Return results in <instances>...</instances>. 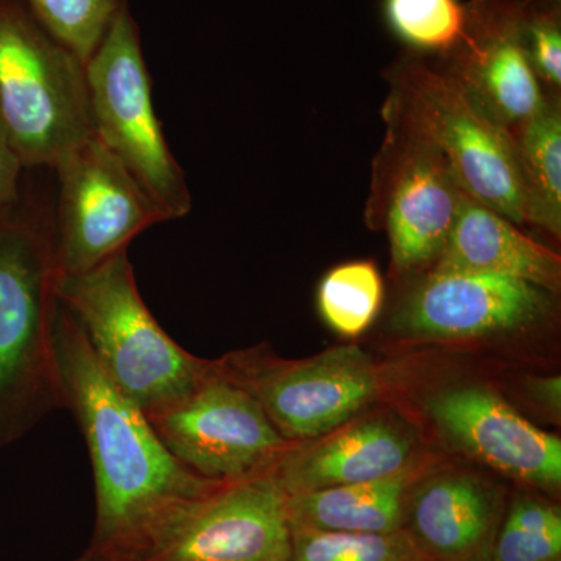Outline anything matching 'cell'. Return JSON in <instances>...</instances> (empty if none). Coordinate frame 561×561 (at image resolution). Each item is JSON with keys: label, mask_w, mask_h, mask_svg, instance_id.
I'll list each match as a JSON object with an SVG mask.
<instances>
[{"label": "cell", "mask_w": 561, "mask_h": 561, "mask_svg": "<svg viewBox=\"0 0 561 561\" xmlns=\"http://www.w3.org/2000/svg\"><path fill=\"white\" fill-rule=\"evenodd\" d=\"M427 413L454 445L482 463L529 485L559 489L560 438L494 391L478 386L443 390L427 401Z\"/></svg>", "instance_id": "4fadbf2b"}, {"label": "cell", "mask_w": 561, "mask_h": 561, "mask_svg": "<svg viewBox=\"0 0 561 561\" xmlns=\"http://www.w3.org/2000/svg\"><path fill=\"white\" fill-rule=\"evenodd\" d=\"M286 500L273 471L224 483L180 508L124 561H289Z\"/></svg>", "instance_id": "9c48e42d"}, {"label": "cell", "mask_w": 561, "mask_h": 561, "mask_svg": "<svg viewBox=\"0 0 561 561\" xmlns=\"http://www.w3.org/2000/svg\"><path fill=\"white\" fill-rule=\"evenodd\" d=\"M449 58L454 77L494 122L515 130L548 106L523 35L522 0H471Z\"/></svg>", "instance_id": "8fae6325"}, {"label": "cell", "mask_w": 561, "mask_h": 561, "mask_svg": "<svg viewBox=\"0 0 561 561\" xmlns=\"http://www.w3.org/2000/svg\"><path fill=\"white\" fill-rule=\"evenodd\" d=\"M415 435L400 421L371 416L343 424L308 445L291 446L276 465L286 494L389 478L412 465Z\"/></svg>", "instance_id": "2e32d148"}, {"label": "cell", "mask_w": 561, "mask_h": 561, "mask_svg": "<svg viewBox=\"0 0 561 561\" xmlns=\"http://www.w3.org/2000/svg\"><path fill=\"white\" fill-rule=\"evenodd\" d=\"M432 271L489 273L560 289L559 254L518 230L507 217L460 190L456 221Z\"/></svg>", "instance_id": "e0dca14e"}, {"label": "cell", "mask_w": 561, "mask_h": 561, "mask_svg": "<svg viewBox=\"0 0 561 561\" xmlns=\"http://www.w3.org/2000/svg\"><path fill=\"white\" fill-rule=\"evenodd\" d=\"M383 286L368 261L339 265L321 280L319 309L339 334L356 337L373 323L382 306Z\"/></svg>", "instance_id": "ffe728a7"}, {"label": "cell", "mask_w": 561, "mask_h": 561, "mask_svg": "<svg viewBox=\"0 0 561 561\" xmlns=\"http://www.w3.org/2000/svg\"><path fill=\"white\" fill-rule=\"evenodd\" d=\"M391 121L440 151L461 186L515 225L526 224L512 131L486 116L459 81L420 61L394 68Z\"/></svg>", "instance_id": "8992f818"}, {"label": "cell", "mask_w": 561, "mask_h": 561, "mask_svg": "<svg viewBox=\"0 0 561 561\" xmlns=\"http://www.w3.org/2000/svg\"><path fill=\"white\" fill-rule=\"evenodd\" d=\"M149 420L169 453L210 482H241L271 472L294 446L217 362L187 400Z\"/></svg>", "instance_id": "52a82bcc"}, {"label": "cell", "mask_w": 561, "mask_h": 561, "mask_svg": "<svg viewBox=\"0 0 561 561\" xmlns=\"http://www.w3.org/2000/svg\"><path fill=\"white\" fill-rule=\"evenodd\" d=\"M551 291L511 276L432 271L409 295L394 328L413 339L460 341L522 330L548 312Z\"/></svg>", "instance_id": "7c38bea8"}, {"label": "cell", "mask_w": 561, "mask_h": 561, "mask_svg": "<svg viewBox=\"0 0 561 561\" xmlns=\"http://www.w3.org/2000/svg\"><path fill=\"white\" fill-rule=\"evenodd\" d=\"M76 561H111L106 559H102V557L92 556L90 552H84L83 556L79 557Z\"/></svg>", "instance_id": "83f0119b"}, {"label": "cell", "mask_w": 561, "mask_h": 561, "mask_svg": "<svg viewBox=\"0 0 561 561\" xmlns=\"http://www.w3.org/2000/svg\"><path fill=\"white\" fill-rule=\"evenodd\" d=\"M383 16L412 49L446 57L460 43L467 11L459 0H383Z\"/></svg>", "instance_id": "cb8c5ba5"}, {"label": "cell", "mask_w": 561, "mask_h": 561, "mask_svg": "<svg viewBox=\"0 0 561 561\" xmlns=\"http://www.w3.org/2000/svg\"><path fill=\"white\" fill-rule=\"evenodd\" d=\"M54 213L20 202L0 213V449L65 409L54 327Z\"/></svg>", "instance_id": "7a4b0ae2"}, {"label": "cell", "mask_w": 561, "mask_h": 561, "mask_svg": "<svg viewBox=\"0 0 561 561\" xmlns=\"http://www.w3.org/2000/svg\"><path fill=\"white\" fill-rule=\"evenodd\" d=\"M404 130L394 158L386 201V227L397 272L435 264L456 221L461 184L445 157L420 136Z\"/></svg>", "instance_id": "5bb4252c"}, {"label": "cell", "mask_w": 561, "mask_h": 561, "mask_svg": "<svg viewBox=\"0 0 561 561\" xmlns=\"http://www.w3.org/2000/svg\"><path fill=\"white\" fill-rule=\"evenodd\" d=\"M504 505L496 490L467 472L416 482L402 530L427 560L490 561Z\"/></svg>", "instance_id": "9a60e30c"}, {"label": "cell", "mask_w": 561, "mask_h": 561, "mask_svg": "<svg viewBox=\"0 0 561 561\" xmlns=\"http://www.w3.org/2000/svg\"><path fill=\"white\" fill-rule=\"evenodd\" d=\"M490 561H561L560 508L516 496L502 516Z\"/></svg>", "instance_id": "44dd1931"}, {"label": "cell", "mask_w": 561, "mask_h": 561, "mask_svg": "<svg viewBox=\"0 0 561 561\" xmlns=\"http://www.w3.org/2000/svg\"><path fill=\"white\" fill-rule=\"evenodd\" d=\"M58 275H79L128 250L136 236L162 219L135 180L94 135L54 169Z\"/></svg>", "instance_id": "30bf717a"}, {"label": "cell", "mask_w": 561, "mask_h": 561, "mask_svg": "<svg viewBox=\"0 0 561 561\" xmlns=\"http://www.w3.org/2000/svg\"><path fill=\"white\" fill-rule=\"evenodd\" d=\"M420 470L409 465L389 478L287 494L290 527L357 534H391L404 526L405 504Z\"/></svg>", "instance_id": "ac0fdd59"}, {"label": "cell", "mask_w": 561, "mask_h": 561, "mask_svg": "<svg viewBox=\"0 0 561 561\" xmlns=\"http://www.w3.org/2000/svg\"><path fill=\"white\" fill-rule=\"evenodd\" d=\"M57 294L102 370L147 419L187 400L209 375L213 362L180 346L147 308L127 250L91 271L60 276Z\"/></svg>", "instance_id": "3957f363"}, {"label": "cell", "mask_w": 561, "mask_h": 561, "mask_svg": "<svg viewBox=\"0 0 561 561\" xmlns=\"http://www.w3.org/2000/svg\"><path fill=\"white\" fill-rule=\"evenodd\" d=\"M404 530L357 534L290 527L289 561H423Z\"/></svg>", "instance_id": "7402d4cb"}, {"label": "cell", "mask_w": 561, "mask_h": 561, "mask_svg": "<svg viewBox=\"0 0 561 561\" xmlns=\"http://www.w3.org/2000/svg\"><path fill=\"white\" fill-rule=\"evenodd\" d=\"M33 16L87 65L128 0H22Z\"/></svg>", "instance_id": "603a6c76"}, {"label": "cell", "mask_w": 561, "mask_h": 561, "mask_svg": "<svg viewBox=\"0 0 561 561\" xmlns=\"http://www.w3.org/2000/svg\"><path fill=\"white\" fill-rule=\"evenodd\" d=\"M530 2L546 3V5L560 7L561 0H530Z\"/></svg>", "instance_id": "f1b7e54d"}, {"label": "cell", "mask_w": 561, "mask_h": 561, "mask_svg": "<svg viewBox=\"0 0 561 561\" xmlns=\"http://www.w3.org/2000/svg\"><path fill=\"white\" fill-rule=\"evenodd\" d=\"M54 350L62 404L79 423L94 472L95 526L87 552L127 560L180 508L224 483L198 478L169 453L150 420L102 370L60 300Z\"/></svg>", "instance_id": "6da1fadb"}, {"label": "cell", "mask_w": 561, "mask_h": 561, "mask_svg": "<svg viewBox=\"0 0 561 561\" xmlns=\"http://www.w3.org/2000/svg\"><path fill=\"white\" fill-rule=\"evenodd\" d=\"M529 390L531 398L541 405L545 411L552 415L560 416L561 412V378L549 376V378L530 379Z\"/></svg>", "instance_id": "4316f807"}, {"label": "cell", "mask_w": 561, "mask_h": 561, "mask_svg": "<svg viewBox=\"0 0 561 561\" xmlns=\"http://www.w3.org/2000/svg\"><path fill=\"white\" fill-rule=\"evenodd\" d=\"M253 394L287 442L316 440L350 423L381 390V376L359 346H339L300 362L239 354L217 362Z\"/></svg>", "instance_id": "ba28073f"}, {"label": "cell", "mask_w": 561, "mask_h": 561, "mask_svg": "<svg viewBox=\"0 0 561 561\" xmlns=\"http://www.w3.org/2000/svg\"><path fill=\"white\" fill-rule=\"evenodd\" d=\"M92 131L135 180L162 221L192 209L186 176L154 113L139 28L127 7L87 65Z\"/></svg>", "instance_id": "5b68a950"}, {"label": "cell", "mask_w": 561, "mask_h": 561, "mask_svg": "<svg viewBox=\"0 0 561 561\" xmlns=\"http://www.w3.org/2000/svg\"><path fill=\"white\" fill-rule=\"evenodd\" d=\"M523 2V35L527 57L538 80L556 90L561 84L560 7Z\"/></svg>", "instance_id": "d4e9b609"}, {"label": "cell", "mask_w": 561, "mask_h": 561, "mask_svg": "<svg viewBox=\"0 0 561 561\" xmlns=\"http://www.w3.org/2000/svg\"><path fill=\"white\" fill-rule=\"evenodd\" d=\"M423 561H432V560H427V559H426V560H423Z\"/></svg>", "instance_id": "f546056e"}, {"label": "cell", "mask_w": 561, "mask_h": 561, "mask_svg": "<svg viewBox=\"0 0 561 561\" xmlns=\"http://www.w3.org/2000/svg\"><path fill=\"white\" fill-rule=\"evenodd\" d=\"M0 119L25 169L54 171L94 135L84 62L22 0H0Z\"/></svg>", "instance_id": "277c9868"}, {"label": "cell", "mask_w": 561, "mask_h": 561, "mask_svg": "<svg viewBox=\"0 0 561 561\" xmlns=\"http://www.w3.org/2000/svg\"><path fill=\"white\" fill-rule=\"evenodd\" d=\"M25 171L20 154L14 150L9 131L0 119V213L20 202L22 172Z\"/></svg>", "instance_id": "484cf974"}, {"label": "cell", "mask_w": 561, "mask_h": 561, "mask_svg": "<svg viewBox=\"0 0 561 561\" xmlns=\"http://www.w3.org/2000/svg\"><path fill=\"white\" fill-rule=\"evenodd\" d=\"M518 154L526 224L561 234V113L545 110L512 131Z\"/></svg>", "instance_id": "d6986e66"}]
</instances>
